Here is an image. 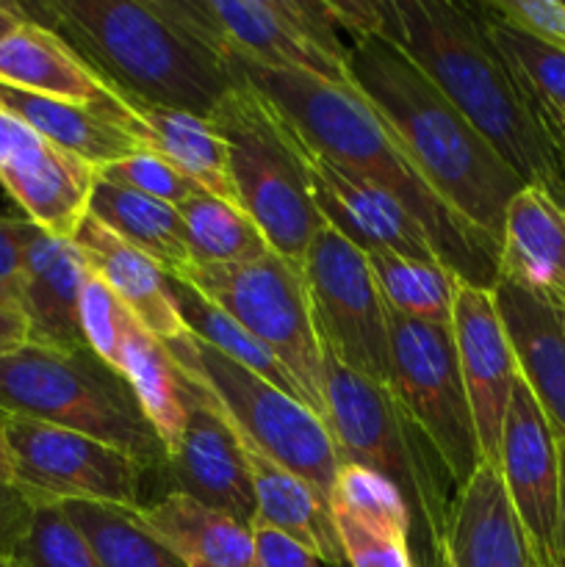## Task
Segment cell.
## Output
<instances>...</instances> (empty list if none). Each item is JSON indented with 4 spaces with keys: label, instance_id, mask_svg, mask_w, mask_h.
I'll use <instances>...</instances> for the list:
<instances>
[{
    "label": "cell",
    "instance_id": "obj_1",
    "mask_svg": "<svg viewBox=\"0 0 565 567\" xmlns=\"http://www.w3.org/2000/svg\"><path fill=\"white\" fill-rule=\"evenodd\" d=\"M380 31L496 150L524 186L565 183V125L532 94L487 31L480 3L386 0Z\"/></svg>",
    "mask_w": 565,
    "mask_h": 567
},
{
    "label": "cell",
    "instance_id": "obj_2",
    "mask_svg": "<svg viewBox=\"0 0 565 567\" xmlns=\"http://www.w3.org/2000/svg\"><path fill=\"white\" fill-rule=\"evenodd\" d=\"M227 61L310 150L391 194L424 227L438 260L458 280L485 291L499 286L502 244L432 192L397 136L352 86L321 81L308 72Z\"/></svg>",
    "mask_w": 565,
    "mask_h": 567
},
{
    "label": "cell",
    "instance_id": "obj_3",
    "mask_svg": "<svg viewBox=\"0 0 565 567\" xmlns=\"http://www.w3.org/2000/svg\"><path fill=\"white\" fill-rule=\"evenodd\" d=\"M347 72L349 86L386 122L432 192L502 244L510 199L524 181L446 94L382 31L349 39Z\"/></svg>",
    "mask_w": 565,
    "mask_h": 567
},
{
    "label": "cell",
    "instance_id": "obj_4",
    "mask_svg": "<svg viewBox=\"0 0 565 567\" xmlns=\"http://www.w3.org/2000/svg\"><path fill=\"white\" fill-rule=\"evenodd\" d=\"M20 9L59 33L105 86L138 103L210 120L238 81L170 0H48Z\"/></svg>",
    "mask_w": 565,
    "mask_h": 567
},
{
    "label": "cell",
    "instance_id": "obj_5",
    "mask_svg": "<svg viewBox=\"0 0 565 567\" xmlns=\"http://www.w3.org/2000/svg\"><path fill=\"white\" fill-rule=\"evenodd\" d=\"M325 424L341 465L374 471L402 493L415 529L410 546L415 537L421 551L415 565L441 567L443 532L458 498L449 487H460L424 432L388 388L355 374L330 354H325Z\"/></svg>",
    "mask_w": 565,
    "mask_h": 567
},
{
    "label": "cell",
    "instance_id": "obj_6",
    "mask_svg": "<svg viewBox=\"0 0 565 567\" xmlns=\"http://www.w3.org/2000/svg\"><path fill=\"white\" fill-rule=\"evenodd\" d=\"M0 415L59 426L122 449L144 465L166 452L131 385L92 349H53L25 341L0 354Z\"/></svg>",
    "mask_w": 565,
    "mask_h": 567
},
{
    "label": "cell",
    "instance_id": "obj_7",
    "mask_svg": "<svg viewBox=\"0 0 565 567\" xmlns=\"http://www.w3.org/2000/svg\"><path fill=\"white\" fill-rule=\"evenodd\" d=\"M210 125L227 144L238 208L258 225L271 252L302 266L325 221L310 199L297 133L242 75L210 114Z\"/></svg>",
    "mask_w": 565,
    "mask_h": 567
},
{
    "label": "cell",
    "instance_id": "obj_8",
    "mask_svg": "<svg viewBox=\"0 0 565 567\" xmlns=\"http://www.w3.org/2000/svg\"><path fill=\"white\" fill-rule=\"evenodd\" d=\"M166 349L183 374L203 382L244 441L330 502L341 460L330 430L308 404L214 352L194 336Z\"/></svg>",
    "mask_w": 565,
    "mask_h": 567
},
{
    "label": "cell",
    "instance_id": "obj_9",
    "mask_svg": "<svg viewBox=\"0 0 565 567\" xmlns=\"http://www.w3.org/2000/svg\"><path fill=\"white\" fill-rule=\"evenodd\" d=\"M186 282L258 338L286 365L305 404L327 421L325 349L310 313L302 266L269 252L255 264L194 266Z\"/></svg>",
    "mask_w": 565,
    "mask_h": 567
},
{
    "label": "cell",
    "instance_id": "obj_10",
    "mask_svg": "<svg viewBox=\"0 0 565 567\" xmlns=\"http://www.w3.org/2000/svg\"><path fill=\"white\" fill-rule=\"evenodd\" d=\"M170 6L225 59L349 86L347 42L325 0H170Z\"/></svg>",
    "mask_w": 565,
    "mask_h": 567
},
{
    "label": "cell",
    "instance_id": "obj_11",
    "mask_svg": "<svg viewBox=\"0 0 565 567\" xmlns=\"http://www.w3.org/2000/svg\"><path fill=\"white\" fill-rule=\"evenodd\" d=\"M302 275L325 354L355 374L391 388L388 308L371 275L369 255L321 225L302 260Z\"/></svg>",
    "mask_w": 565,
    "mask_h": 567
},
{
    "label": "cell",
    "instance_id": "obj_12",
    "mask_svg": "<svg viewBox=\"0 0 565 567\" xmlns=\"http://www.w3.org/2000/svg\"><path fill=\"white\" fill-rule=\"evenodd\" d=\"M391 388L404 413L415 421L438 457L463 487L482 463L469 393L460 374L452 327L421 324L388 313Z\"/></svg>",
    "mask_w": 565,
    "mask_h": 567
},
{
    "label": "cell",
    "instance_id": "obj_13",
    "mask_svg": "<svg viewBox=\"0 0 565 567\" xmlns=\"http://www.w3.org/2000/svg\"><path fill=\"white\" fill-rule=\"evenodd\" d=\"M17 485L59 502H97L136 509L144 465L122 449L59 426L3 419Z\"/></svg>",
    "mask_w": 565,
    "mask_h": 567
},
{
    "label": "cell",
    "instance_id": "obj_14",
    "mask_svg": "<svg viewBox=\"0 0 565 567\" xmlns=\"http://www.w3.org/2000/svg\"><path fill=\"white\" fill-rule=\"evenodd\" d=\"M502 474L515 515L530 540L535 567L557 565L559 518V449L552 424L543 415L526 382L515 380L499 441Z\"/></svg>",
    "mask_w": 565,
    "mask_h": 567
},
{
    "label": "cell",
    "instance_id": "obj_15",
    "mask_svg": "<svg viewBox=\"0 0 565 567\" xmlns=\"http://www.w3.org/2000/svg\"><path fill=\"white\" fill-rule=\"evenodd\" d=\"M183 374V371H181ZM186 430L166 457L172 493H183L219 513L253 526L255 493L242 437L214 396L194 377L183 374Z\"/></svg>",
    "mask_w": 565,
    "mask_h": 567
},
{
    "label": "cell",
    "instance_id": "obj_16",
    "mask_svg": "<svg viewBox=\"0 0 565 567\" xmlns=\"http://www.w3.org/2000/svg\"><path fill=\"white\" fill-rule=\"evenodd\" d=\"M0 186L39 230L72 238L86 216L94 166L0 109Z\"/></svg>",
    "mask_w": 565,
    "mask_h": 567
},
{
    "label": "cell",
    "instance_id": "obj_17",
    "mask_svg": "<svg viewBox=\"0 0 565 567\" xmlns=\"http://www.w3.org/2000/svg\"><path fill=\"white\" fill-rule=\"evenodd\" d=\"M452 338L482 460L496 465L504 413L518 380V363L493 291L454 280Z\"/></svg>",
    "mask_w": 565,
    "mask_h": 567
},
{
    "label": "cell",
    "instance_id": "obj_18",
    "mask_svg": "<svg viewBox=\"0 0 565 567\" xmlns=\"http://www.w3.org/2000/svg\"><path fill=\"white\" fill-rule=\"evenodd\" d=\"M297 142L305 181H308L310 188V199H314L316 210H319L321 221L327 227L341 233L347 241L363 249L366 255L393 252L408 255V258L438 260L424 227L391 194L371 186L369 181L352 175L343 166L321 158L299 136Z\"/></svg>",
    "mask_w": 565,
    "mask_h": 567
},
{
    "label": "cell",
    "instance_id": "obj_19",
    "mask_svg": "<svg viewBox=\"0 0 565 567\" xmlns=\"http://www.w3.org/2000/svg\"><path fill=\"white\" fill-rule=\"evenodd\" d=\"M111 125L133 138L144 153H155L197 183L203 192L238 205L236 188L227 164V144L210 120L186 114V111L161 109L138 103L105 86V94L92 103Z\"/></svg>",
    "mask_w": 565,
    "mask_h": 567
},
{
    "label": "cell",
    "instance_id": "obj_20",
    "mask_svg": "<svg viewBox=\"0 0 565 567\" xmlns=\"http://www.w3.org/2000/svg\"><path fill=\"white\" fill-rule=\"evenodd\" d=\"M441 567H535L499 465L482 460L458 491L443 532Z\"/></svg>",
    "mask_w": 565,
    "mask_h": 567
},
{
    "label": "cell",
    "instance_id": "obj_21",
    "mask_svg": "<svg viewBox=\"0 0 565 567\" xmlns=\"http://www.w3.org/2000/svg\"><path fill=\"white\" fill-rule=\"evenodd\" d=\"M89 266L72 238L39 230L22 264L17 310L28 341L53 349H89L81 332V291Z\"/></svg>",
    "mask_w": 565,
    "mask_h": 567
},
{
    "label": "cell",
    "instance_id": "obj_22",
    "mask_svg": "<svg viewBox=\"0 0 565 567\" xmlns=\"http://www.w3.org/2000/svg\"><path fill=\"white\" fill-rule=\"evenodd\" d=\"M72 241L81 249L89 271L116 293L150 336L161 343H175L188 336L172 299V277L153 258L116 238L92 216H83Z\"/></svg>",
    "mask_w": 565,
    "mask_h": 567
},
{
    "label": "cell",
    "instance_id": "obj_23",
    "mask_svg": "<svg viewBox=\"0 0 565 567\" xmlns=\"http://www.w3.org/2000/svg\"><path fill=\"white\" fill-rule=\"evenodd\" d=\"M499 271L552 308L565 302V210L546 188L524 186L510 199Z\"/></svg>",
    "mask_w": 565,
    "mask_h": 567
},
{
    "label": "cell",
    "instance_id": "obj_24",
    "mask_svg": "<svg viewBox=\"0 0 565 567\" xmlns=\"http://www.w3.org/2000/svg\"><path fill=\"white\" fill-rule=\"evenodd\" d=\"M521 380L541 404L554 437L565 443V341L557 310L515 282L499 280L493 288Z\"/></svg>",
    "mask_w": 565,
    "mask_h": 567
},
{
    "label": "cell",
    "instance_id": "obj_25",
    "mask_svg": "<svg viewBox=\"0 0 565 567\" xmlns=\"http://www.w3.org/2000/svg\"><path fill=\"white\" fill-rule=\"evenodd\" d=\"M144 529L183 567H253V526L183 493L136 509Z\"/></svg>",
    "mask_w": 565,
    "mask_h": 567
},
{
    "label": "cell",
    "instance_id": "obj_26",
    "mask_svg": "<svg viewBox=\"0 0 565 567\" xmlns=\"http://www.w3.org/2000/svg\"><path fill=\"white\" fill-rule=\"evenodd\" d=\"M238 432V430H236ZM242 437V435H238ZM249 480L255 493V520L302 543L316 559L330 567L343 565L341 543L332 524L330 502L291 471L271 463L266 454L242 437Z\"/></svg>",
    "mask_w": 565,
    "mask_h": 567
},
{
    "label": "cell",
    "instance_id": "obj_27",
    "mask_svg": "<svg viewBox=\"0 0 565 567\" xmlns=\"http://www.w3.org/2000/svg\"><path fill=\"white\" fill-rule=\"evenodd\" d=\"M0 83L81 105L97 103L105 94L92 66L59 33L33 20L0 42Z\"/></svg>",
    "mask_w": 565,
    "mask_h": 567
},
{
    "label": "cell",
    "instance_id": "obj_28",
    "mask_svg": "<svg viewBox=\"0 0 565 567\" xmlns=\"http://www.w3.org/2000/svg\"><path fill=\"white\" fill-rule=\"evenodd\" d=\"M86 216L97 219L105 230L131 244L133 249L153 258L170 277L188 280L192 275L194 264L186 247L181 210L172 205L94 175Z\"/></svg>",
    "mask_w": 565,
    "mask_h": 567
},
{
    "label": "cell",
    "instance_id": "obj_29",
    "mask_svg": "<svg viewBox=\"0 0 565 567\" xmlns=\"http://www.w3.org/2000/svg\"><path fill=\"white\" fill-rule=\"evenodd\" d=\"M0 109L17 116L33 133L53 142L55 147L92 164L94 169L142 150L92 105L66 103V100L0 83Z\"/></svg>",
    "mask_w": 565,
    "mask_h": 567
},
{
    "label": "cell",
    "instance_id": "obj_30",
    "mask_svg": "<svg viewBox=\"0 0 565 567\" xmlns=\"http://www.w3.org/2000/svg\"><path fill=\"white\" fill-rule=\"evenodd\" d=\"M120 374L131 385L144 419L150 421L166 457H170L186 430L183 374L172 360L170 349L158 338L150 336L138 321L131 327L125 347H122Z\"/></svg>",
    "mask_w": 565,
    "mask_h": 567
},
{
    "label": "cell",
    "instance_id": "obj_31",
    "mask_svg": "<svg viewBox=\"0 0 565 567\" xmlns=\"http://www.w3.org/2000/svg\"><path fill=\"white\" fill-rule=\"evenodd\" d=\"M172 299H175L177 313H181L186 330L192 332L197 341H203L205 347L225 354L227 360L238 363L242 369L253 371L260 380L271 382V385H277L280 391L291 393L299 402H305L294 377L286 371V365H282L258 338L249 336L233 316H227L219 305L210 302L203 291H197L192 282L172 277Z\"/></svg>",
    "mask_w": 565,
    "mask_h": 567
},
{
    "label": "cell",
    "instance_id": "obj_32",
    "mask_svg": "<svg viewBox=\"0 0 565 567\" xmlns=\"http://www.w3.org/2000/svg\"><path fill=\"white\" fill-rule=\"evenodd\" d=\"M177 210L194 266L255 264L271 252L264 233L238 205L225 203L203 188Z\"/></svg>",
    "mask_w": 565,
    "mask_h": 567
},
{
    "label": "cell",
    "instance_id": "obj_33",
    "mask_svg": "<svg viewBox=\"0 0 565 567\" xmlns=\"http://www.w3.org/2000/svg\"><path fill=\"white\" fill-rule=\"evenodd\" d=\"M369 266L388 313L421 324L452 327L458 277L446 266L393 252H369Z\"/></svg>",
    "mask_w": 565,
    "mask_h": 567
},
{
    "label": "cell",
    "instance_id": "obj_34",
    "mask_svg": "<svg viewBox=\"0 0 565 567\" xmlns=\"http://www.w3.org/2000/svg\"><path fill=\"white\" fill-rule=\"evenodd\" d=\"M72 524L92 543L103 567H183L136 518V509L97 502H64Z\"/></svg>",
    "mask_w": 565,
    "mask_h": 567
},
{
    "label": "cell",
    "instance_id": "obj_35",
    "mask_svg": "<svg viewBox=\"0 0 565 567\" xmlns=\"http://www.w3.org/2000/svg\"><path fill=\"white\" fill-rule=\"evenodd\" d=\"M330 513L332 520H349L397 540L410 543L413 535V520L402 493L380 474L360 465L343 463L338 468L336 485L330 491Z\"/></svg>",
    "mask_w": 565,
    "mask_h": 567
},
{
    "label": "cell",
    "instance_id": "obj_36",
    "mask_svg": "<svg viewBox=\"0 0 565 567\" xmlns=\"http://www.w3.org/2000/svg\"><path fill=\"white\" fill-rule=\"evenodd\" d=\"M485 20H487V31H491L496 48L504 53V59L515 66V72H518L521 78H524V83L532 89V94H535V97L548 109V114H554L565 125V53L563 50L552 48V44L541 42V39L507 25V22L496 20V17H491L487 11H485Z\"/></svg>",
    "mask_w": 565,
    "mask_h": 567
},
{
    "label": "cell",
    "instance_id": "obj_37",
    "mask_svg": "<svg viewBox=\"0 0 565 567\" xmlns=\"http://www.w3.org/2000/svg\"><path fill=\"white\" fill-rule=\"evenodd\" d=\"M11 559L20 567H103L92 543L66 515L64 502L44 496Z\"/></svg>",
    "mask_w": 565,
    "mask_h": 567
},
{
    "label": "cell",
    "instance_id": "obj_38",
    "mask_svg": "<svg viewBox=\"0 0 565 567\" xmlns=\"http://www.w3.org/2000/svg\"><path fill=\"white\" fill-rule=\"evenodd\" d=\"M78 313H81V332L86 347L103 363L120 371L122 347H125V338L131 332V327L136 324L131 310L116 299V293L97 275L89 271L86 282H83L81 310Z\"/></svg>",
    "mask_w": 565,
    "mask_h": 567
},
{
    "label": "cell",
    "instance_id": "obj_39",
    "mask_svg": "<svg viewBox=\"0 0 565 567\" xmlns=\"http://www.w3.org/2000/svg\"><path fill=\"white\" fill-rule=\"evenodd\" d=\"M94 175L105 177L111 183H120L125 188H133L138 194H147L153 199H161V203L172 205V208H181L186 199H192L199 192L197 183L188 181L177 166H172L161 155L144 153V150L127 155V158L114 161V164L100 166V169H94Z\"/></svg>",
    "mask_w": 565,
    "mask_h": 567
},
{
    "label": "cell",
    "instance_id": "obj_40",
    "mask_svg": "<svg viewBox=\"0 0 565 567\" xmlns=\"http://www.w3.org/2000/svg\"><path fill=\"white\" fill-rule=\"evenodd\" d=\"M482 9L565 53V3L559 0H487Z\"/></svg>",
    "mask_w": 565,
    "mask_h": 567
},
{
    "label": "cell",
    "instance_id": "obj_41",
    "mask_svg": "<svg viewBox=\"0 0 565 567\" xmlns=\"http://www.w3.org/2000/svg\"><path fill=\"white\" fill-rule=\"evenodd\" d=\"M341 543L343 565L349 567H413L408 540L363 529L349 520H332Z\"/></svg>",
    "mask_w": 565,
    "mask_h": 567
},
{
    "label": "cell",
    "instance_id": "obj_42",
    "mask_svg": "<svg viewBox=\"0 0 565 567\" xmlns=\"http://www.w3.org/2000/svg\"><path fill=\"white\" fill-rule=\"evenodd\" d=\"M37 233L39 227L33 221L0 216V305L17 308L22 264H25L28 244L33 241Z\"/></svg>",
    "mask_w": 565,
    "mask_h": 567
},
{
    "label": "cell",
    "instance_id": "obj_43",
    "mask_svg": "<svg viewBox=\"0 0 565 567\" xmlns=\"http://www.w3.org/2000/svg\"><path fill=\"white\" fill-rule=\"evenodd\" d=\"M37 493L25 491L14 480H0V557H14L17 546L31 526Z\"/></svg>",
    "mask_w": 565,
    "mask_h": 567
},
{
    "label": "cell",
    "instance_id": "obj_44",
    "mask_svg": "<svg viewBox=\"0 0 565 567\" xmlns=\"http://www.w3.org/2000/svg\"><path fill=\"white\" fill-rule=\"evenodd\" d=\"M253 543H255V563L253 567H325L316 559L302 543L271 526L253 520Z\"/></svg>",
    "mask_w": 565,
    "mask_h": 567
},
{
    "label": "cell",
    "instance_id": "obj_45",
    "mask_svg": "<svg viewBox=\"0 0 565 567\" xmlns=\"http://www.w3.org/2000/svg\"><path fill=\"white\" fill-rule=\"evenodd\" d=\"M28 341V324L22 313L11 305H0V354L22 347Z\"/></svg>",
    "mask_w": 565,
    "mask_h": 567
},
{
    "label": "cell",
    "instance_id": "obj_46",
    "mask_svg": "<svg viewBox=\"0 0 565 567\" xmlns=\"http://www.w3.org/2000/svg\"><path fill=\"white\" fill-rule=\"evenodd\" d=\"M559 449V518H557V565L565 567V443Z\"/></svg>",
    "mask_w": 565,
    "mask_h": 567
},
{
    "label": "cell",
    "instance_id": "obj_47",
    "mask_svg": "<svg viewBox=\"0 0 565 567\" xmlns=\"http://www.w3.org/2000/svg\"><path fill=\"white\" fill-rule=\"evenodd\" d=\"M25 20L28 17L22 14L20 3H0V42H3L11 31H17Z\"/></svg>",
    "mask_w": 565,
    "mask_h": 567
},
{
    "label": "cell",
    "instance_id": "obj_48",
    "mask_svg": "<svg viewBox=\"0 0 565 567\" xmlns=\"http://www.w3.org/2000/svg\"><path fill=\"white\" fill-rule=\"evenodd\" d=\"M0 480H14V474H11V460H9V449H6L3 426H0Z\"/></svg>",
    "mask_w": 565,
    "mask_h": 567
},
{
    "label": "cell",
    "instance_id": "obj_49",
    "mask_svg": "<svg viewBox=\"0 0 565 567\" xmlns=\"http://www.w3.org/2000/svg\"><path fill=\"white\" fill-rule=\"evenodd\" d=\"M548 194H552V197L557 199V205H559V208L565 210V183H559V186L548 188Z\"/></svg>",
    "mask_w": 565,
    "mask_h": 567
},
{
    "label": "cell",
    "instance_id": "obj_50",
    "mask_svg": "<svg viewBox=\"0 0 565 567\" xmlns=\"http://www.w3.org/2000/svg\"><path fill=\"white\" fill-rule=\"evenodd\" d=\"M557 310V321H559V332H563V341H565V302L559 305V308H554Z\"/></svg>",
    "mask_w": 565,
    "mask_h": 567
},
{
    "label": "cell",
    "instance_id": "obj_51",
    "mask_svg": "<svg viewBox=\"0 0 565 567\" xmlns=\"http://www.w3.org/2000/svg\"><path fill=\"white\" fill-rule=\"evenodd\" d=\"M0 567H20L11 557H0Z\"/></svg>",
    "mask_w": 565,
    "mask_h": 567
},
{
    "label": "cell",
    "instance_id": "obj_52",
    "mask_svg": "<svg viewBox=\"0 0 565 567\" xmlns=\"http://www.w3.org/2000/svg\"><path fill=\"white\" fill-rule=\"evenodd\" d=\"M413 567H419V565H413Z\"/></svg>",
    "mask_w": 565,
    "mask_h": 567
}]
</instances>
